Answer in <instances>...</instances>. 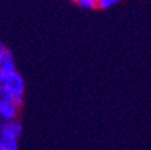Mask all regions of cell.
Masks as SVG:
<instances>
[{"mask_svg":"<svg viewBox=\"0 0 151 150\" xmlns=\"http://www.w3.org/2000/svg\"><path fill=\"white\" fill-rule=\"evenodd\" d=\"M1 84L6 85V88L11 92V95L18 100L19 103H22L26 85H24V80H23L22 75H20L18 70H15V72H12L11 75L6 76Z\"/></svg>","mask_w":151,"mask_h":150,"instance_id":"1","label":"cell"},{"mask_svg":"<svg viewBox=\"0 0 151 150\" xmlns=\"http://www.w3.org/2000/svg\"><path fill=\"white\" fill-rule=\"evenodd\" d=\"M18 103H0V123H8L16 120V116L19 112Z\"/></svg>","mask_w":151,"mask_h":150,"instance_id":"2","label":"cell"},{"mask_svg":"<svg viewBox=\"0 0 151 150\" xmlns=\"http://www.w3.org/2000/svg\"><path fill=\"white\" fill-rule=\"evenodd\" d=\"M0 70H1V75H3V80L6 76L11 75L12 72H15V59H14L12 53L9 51L8 49H6L0 56Z\"/></svg>","mask_w":151,"mask_h":150,"instance_id":"3","label":"cell"},{"mask_svg":"<svg viewBox=\"0 0 151 150\" xmlns=\"http://www.w3.org/2000/svg\"><path fill=\"white\" fill-rule=\"evenodd\" d=\"M20 135H22V125L18 120L1 123V135L0 137H8L12 138V139H19Z\"/></svg>","mask_w":151,"mask_h":150,"instance_id":"4","label":"cell"},{"mask_svg":"<svg viewBox=\"0 0 151 150\" xmlns=\"http://www.w3.org/2000/svg\"><path fill=\"white\" fill-rule=\"evenodd\" d=\"M11 101L18 103L19 106H22V103H19L18 100H16L15 97L11 95V92H9L8 89L6 88V85L0 84V103H11Z\"/></svg>","mask_w":151,"mask_h":150,"instance_id":"5","label":"cell"},{"mask_svg":"<svg viewBox=\"0 0 151 150\" xmlns=\"http://www.w3.org/2000/svg\"><path fill=\"white\" fill-rule=\"evenodd\" d=\"M0 145L3 150H18V139L8 137H0Z\"/></svg>","mask_w":151,"mask_h":150,"instance_id":"6","label":"cell"},{"mask_svg":"<svg viewBox=\"0 0 151 150\" xmlns=\"http://www.w3.org/2000/svg\"><path fill=\"white\" fill-rule=\"evenodd\" d=\"M119 1L120 0H97V7L101 9H108L115 4H117Z\"/></svg>","mask_w":151,"mask_h":150,"instance_id":"7","label":"cell"},{"mask_svg":"<svg viewBox=\"0 0 151 150\" xmlns=\"http://www.w3.org/2000/svg\"><path fill=\"white\" fill-rule=\"evenodd\" d=\"M77 3L85 9H92L97 7V0H77Z\"/></svg>","mask_w":151,"mask_h":150,"instance_id":"8","label":"cell"},{"mask_svg":"<svg viewBox=\"0 0 151 150\" xmlns=\"http://www.w3.org/2000/svg\"><path fill=\"white\" fill-rule=\"evenodd\" d=\"M4 50H6V46H4V45L0 42V56H1V53H3Z\"/></svg>","mask_w":151,"mask_h":150,"instance_id":"9","label":"cell"},{"mask_svg":"<svg viewBox=\"0 0 151 150\" xmlns=\"http://www.w3.org/2000/svg\"><path fill=\"white\" fill-rule=\"evenodd\" d=\"M0 135H1V123H0Z\"/></svg>","mask_w":151,"mask_h":150,"instance_id":"10","label":"cell"},{"mask_svg":"<svg viewBox=\"0 0 151 150\" xmlns=\"http://www.w3.org/2000/svg\"><path fill=\"white\" fill-rule=\"evenodd\" d=\"M0 150H3V147H1V145H0Z\"/></svg>","mask_w":151,"mask_h":150,"instance_id":"11","label":"cell"},{"mask_svg":"<svg viewBox=\"0 0 151 150\" xmlns=\"http://www.w3.org/2000/svg\"><path fill=\"white\" fill-rule=\"evenodd\" d=\"M72 1H77V0H72Z\"/></svg>","mask_w":151,"mask_h":150,"instance_id":"12","label":"cell"}]
</instances>
